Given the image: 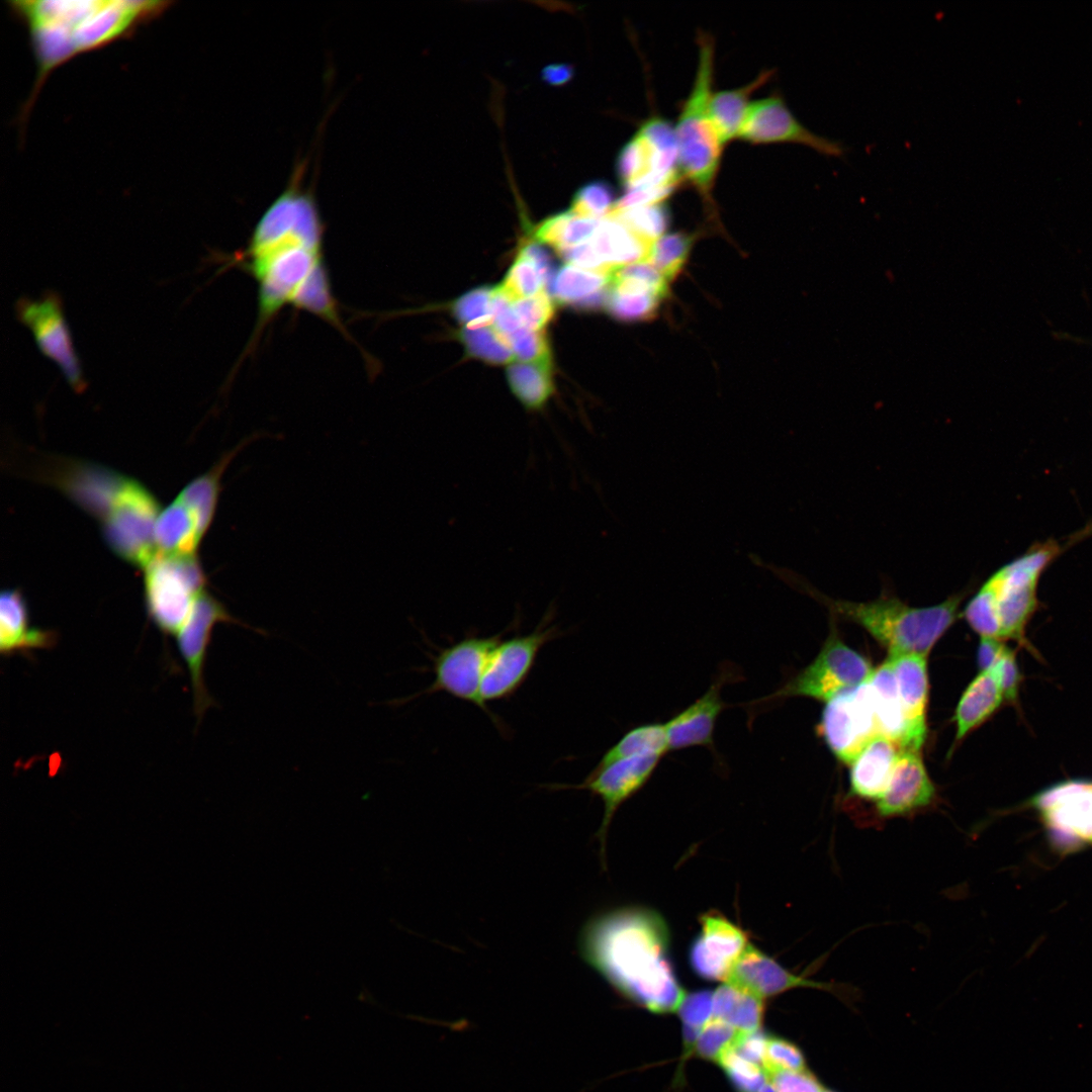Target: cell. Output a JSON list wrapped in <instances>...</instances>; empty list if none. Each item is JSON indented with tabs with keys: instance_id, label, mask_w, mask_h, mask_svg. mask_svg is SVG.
Instances as JSON below:
<instances>
[{
	"instance_id": "56",
	"label": "cell",
	"mask_w": 1092,
	"mask_h": 1092,
	"mask_svg": "<svg viewBox=\"0 0 1092 1092\" xmlns=\"http://www.w3.org/2000/svg\"><path fill=\"white\" fill-rule=\"evenodd\" d=\"M574 74V69L568 64H551L546 66L541 73L542 80L550 85L559 86L567 83Z\"/></svg>"
},
{
	"instance_id": "8",
	"label": "cell",
	"mask_w": 1092,
	"mask_h": 1092,
	"mask_svg": "<svg viewBox=\"0 0 1092 1092\" xmlns=\"http://www.w3.org/2000/svg\"><path fill=\"white\" fill-rule=\"evenodd\" d=\"M873 670L861 654L844 644L832 631L811 663L779 690L754 700L750 706L756 711L760 706L767 707L768 704L793 697L827 702L868 680Z\"/></svg>"
},
{
	"instance_id": "22",
	"label": "cell",
	"mask_w": 1092,
	"mask_h": 1092,
	"mask_svg": "<svg viewBox=\"0 0 1092 1092\" xmlns=\"http://www.w3.org/2000/svg\"><path fill=\"white\" fill-rule=\"evenodd\" d=\"M733 673L729 668L722 670L704 695L663 723L669 751L691 747H707L715 751L716 723L727 708L721 691L729 679H735Z\"/></svg>"
},
{
	"instance_id": "3",
	"label": "cell",
	"mask_w": 1092,
	"mask_h": 1092,
	"mask_svg": "<svg viewBox=\"0 0 1092 1092\" xmlns=\"http://www.w3.org/2000/svg\"><path fill=\"white\" fill-rule=\"evenodd\" d=\"M9 9L27 29L36 64L30 95L19 113L24 125L43 83L69 60L103 49L162 15L169 1L14 0Z\"/></svg>"
},
{
	"instance_id": "43",
	"label": "cell",
	"mask_w": 1092,
	"mask_h": 1092,
	"mask_svg": "<svg viewBox=\"0 0 1092 1092\" xmlns=\"http://www.w3.org/2000/svg\"><path fill=\"white\" fill-rule=\"evenodd\" d=\"M616 201L613 186L606 180L597 179L576 190L569 210L578 216L603 219L611 214Z\"/></svg>"
},
{
	"instance_id": "20",
	"label": "cell",
	"mask_w": 1092,
	"mask_h": 1092,
	"mask_svg": "<svg viewBox=\"0 0 1092 1092\" xmlns=\"http://www.w3.org/2000/svg\"><path fill=\"white\" fill-rule=\"evenodd\" d=\"M700 933L689 949V963L702 979L725 982L750 943L748 934L719 911L703 913Z\"/></svg>"
},
{
	"instance_id": "4",
	"label": "cell",
	"mask_w": 1092,
	"mask_h": 1092,
	"mask_svg": "<svg viewBox=\"0 0 1092 1092\" xmlns=\"http://www.w3.org/2000/svg\"><path fill=\"white\" fill-rule=\"evenodd\" d=\"M1053 540L1036 543L992 573L967 603L963 616L978 634L1025 643L1026 625L1036 605L1040 575L1060 554Z\"/></svg>"
},
{
	"instance_id": "58",
	"label": "cell",
	"mask_w": 1092,
	"mask_h": 1092,
	"mask_svg": "<svg viewBox=\"0 0 1092 1092\" xmlns=\"http://www.w3.org/2000/svg\"><path fill=\"white\" fill-rule=\"evenodd\" d=\"M759 1092H779L776 1086L767 1079Z\"/></svg>"
},
{
	"instance_id": "13",
	"label": "cell",
	"mask_w": 1092,
	"mask_h": 1092,
	"mask_svg": "<svg viewBox=\"0 0 1092 1092\" xmlns=\"http://www.w3.org/2000/svg\"><path fill=\"white\" fill-rule=\"evenodd\" d=\"M1032 804L1058 849L1092 845V782L1061 783L1038 794Z\"/></svg>"
},
{
	"instance_id": "54",
	"label": "cell",
	"mask_w": 1092,
	"mask_h": 1092,
	"mask_svg": "<svg viewBox=\"0 0 1092 1092\" xmlns=\"http://www.w3.org/2000/svg\"><path fill=\"white\" fill-rule=\"evenodd\" d=\"M766 1038L759 1029L740 1032L731 1049L742 1058L762 1068Z\"/></svg>"
},
{
	"instance_id": "52",
	"label": "cell",
	"mask_w": 1092,
	"mask_h": 1092,
	"mask_svg": "<svg viewBox=\"0 0 1092 1092\" xmlns=\"http://www.w3.org/2000/svg\"><path fill=\"white\" fill-rule=\"evenodd\" d=\"M993 668L997 674L1004 700L1015 701L1018 696L1020 672L1013 650L1006 647Z\"/></svg>"
},
{
	"instance_id": "34",
	"label": "cell",
	"mask_w": 1092,
	"mask_h": 1092,
	"mask_svg": "<svg viewBox=\"0 0 1092 1092\" xmlns=\"http://www.w3.org/2000/svg\"><path fill=\"white\" fill-rule=\"evenodd\" d=\"M763 1014V1000L724 983L713 992V1015L741 1032L759 1029Z\"/></svg>"
},
{
	"instance_id": "33",
	"label": "cell",
	"mask_w": 1092,
	"mask_h": 1092,
	"mask_svg": "<svg viewBox=\"0 0 1092 1092\" xmlns=\"http://www.w3.org/2000/svg\"><path fill=\"white\" fill-rule=\"evenodd\" d=\"M241 447L225 454L208 472L189 482L177 497L193 516L201 537L208 530L216 509L220 476Z\"/></svg>"
},
{
	"instance_id": "59",
	"label": "cell",
	"mask_w": 1092,
	"mask_h": 1092,
	"mask_svg": "<svg viewBox=\"0 0 1092 1092\" xmlns=\"http://www.w3.org/2000/svg\"><path fill=\"white\" fill-rule=\"evenodd\" d=\"M822 1092H834V1091H832V1090H829V1089H826V1088H823Z\"/></svg>"
},
{
	"instance_id": "53",
	"label": "cell",
	"mask_w": 1092,
	"mask_h": 1092,
	"mask_svg": "<svg viewBox=\"0 0 1092 1092\" xmlns=\"http://www.w3.org/2000/svg\"><path fill=\"white\" fill-rule=\"evenodd\" d=\"M779 1092H822L823 1086L807 1070L779 1071L767 1076Z\"/></svg>"
},
{
	"instance_id": "50",
	"label": "cell",
	"mask_w": 1092,
	"mask_h": 1092,
	"mask_svg": "<svg viewBox=\"0 0 1092 1092\" xmlns=\"http://www.w3.org/2000/svg\"><path fill=\"white\" fill-rule=\"evenodd\" d=\"M512 305L523 327L532 331H541L554 314L553 302L545 290L513 301Z\"/></svg>"
},
{
	"instance_id": "42",
	"label": "cell",
	"mask_w": 1092,
	"mask_h": 1092,
	"mask_svg": "<svg viewBox=\"0 0 1092 1092\" xmlns=\"http://www.w3.org/2000/svg\"><path fill=\"white\" fill-rule=\"evenodd\" d=\"M460 338L470 355L487 363L504 364L514 359V353L506 337L493 326L478 329L464 328L460 332Z\"/></svg>"
},
{
	"instance_id": "1",
	"label": "cell",
	"mask_w": 1092,
	"mask_h": 1092,
	"mask_svg": "<svg viewBox=\"0 0 1092 1092\" xmlns=\"http://www.w3.org/2000/svg\"><path fill=\"white\" fill-rule=\"evenodd\" d=\"M298 162L255 224L241 266L257 285V331L283 308L307 311L343 331L325 261V224Z\"/></svg>"
},
{
	"instance_id": "25",
	"label": "cell",
	"mask_w": 1092,
	"mask_h": 1092,
	"mask_svg": "<svg viewBox=\"0 0 1092 1092\" xmlns=\"http://www.w3.org/2000/svg\"><path fill=\"white\" fill-rule=\"evenodd\" d=\"M57 643V633L31 627L28 608L21 592L4 589L0 596V652H29L50 648Z\"/></svg>"
},
{
	"instance_id": "38",
	"label": "cell",
	"mask_w": 1092,
	"mask_h": 1092,
	"mask_svg": "<svg viewBox=\"0 0 1092 1092\" xmlns=\"http://www.w3.org/2000/svg\"><path fill=\"white\" fill-rule=\"evenodd\" d=\"M663 299L638 289L610 288L606 301L608 312L622 322H646L652 320Z\"/></svg>"
},
{
	"instance_id": "21",
	"label": "cell",
	"mask_w": 1092,
	"mask_h": 1092,
	"mask_svg": "<svg viewBox=\"0 0 1092 1092\" xmlns=\"http://www.w3.org/2000/svg\"><path fill=\"white\" fill-rule=\"evenodd\" d=\"M935 798L920 751L901 749L887 789L876 801V814L882 820L905 817L928 808Z\"/></svg>"
},
{
	"instance_id": "45",
	"label": "cell",
	"mask_w": 1092,
	"mask_h": 1092,
	"mask_svg": "<svg viewBox=\"0 0 1092 1092\" xmlns=\"http://www.w3.org/2000/svg\"><path fill=\"white\" fill-rule=\"evenodd\" d=\"M717 1063L726 1072L738 1092H759L767 1081L766 1074L759 1065L742 1058L731 1048L719 1058Z\"/></svg>"
},
{
	"instance_id": "10",
	"label": "cell",
	"mask_w": 1092,
	"mask_h": 1092,
	"mask_svg": "<svg viewBox=\"0 0 1092 1092\" xmlns=\"http://www.w3.org/2000/svg\"><path fill=\"white\" fill-rule=\"evenodd\" d=\"M159 503L142 484L128 479L102 522L106 544L121 559L145 567L156 555Z\"/></svg>"
},
{
	"instance_id": "5",
	"label": "cell",
	"mask_w": 1092,
	"mask_h": 1092,
	"mask_svg": "<svg viewBox=\"0 0 1092 1092\" xmlns=\"http://www.w3.org/2000/svg\"><path fill=\"white\" fill-rule=\"evenodd\" d=\"M969 589L952 594L943 602L928 607H912L890 594L867 602L816 598L839 617L863 628L889 650V654L913 653L927 656L959 616Z\"/></svg>"
},
{
	"instance_id": "15",
	"label": "cell",
	"mask_w": 1092,
	"mask_h": 1092,
	"mask_svg": "<svg viewBox=\"0 0 1092 1092\" xmlns=\"http://www.w3.org/2000/svg\"><path fill=\"white\" fill-rule=\"evenodd\" d=\"M662 757L663 755L655 753L636 755L613 762L599 770L592 769L580 784H552L544 787L555 791L585 790L602 800L604 814L597 836L600 842L601 859L604 861L606 839L613 817L626 801L648 783Z\"/></svg>"
},
{
	"instance_id": "6",
	"label": "cell",
	"mask_w": 1092,
	"mask_h": 1092,
	"mask_svg": "<svg viewBox=\"0 0 1092 1092\" xmlns=\"http://www.w3.org/2000/svg\"><path fill=\"white\" fill-rule=\"evenodd\" d=\"M698 65L693 87L680 107L674 125L678 161L684 180L701 197L710 219L718 221L714 188L724 145L710 115L713 94L715 40L711 34L698 32Z\"/></svg>"
},
{
	"instance_id": "49",
	"label": "cell",
	"mask_w": 1092,
	"mask_h": 1092,
	"mask_svg": "<svg viewBox=\"0 0 1092 1092\" xmlns=\"http://www.w3.org/2000/svg\"><path fill=\"white\" fill-rule=\"evenodd\" d=\"M504 336V335H503ZM511 350L522 361H550V350L546 336L542 331L521 328L505 336Z\"/></svg>"
},
{
	"instance_id": "44",
	"label": "cell",
	"mask_w": 1092,
	"mask_h": 1092,
	"mask_svg": "<svg viewBox=\"0 0 1092 1092\" xmlns=\"http://www.w3.org/2000/svg\"><path fill=\"white\" fill-rule=\"evenodd\" d=\"M494 287L482 286L463 294L453 303V314L467 329L492 326Z\"/></svg>"
},
{
	"instance_id": "48",
	"label": "cell",
	"mask_w": 1092,
	"mask_h": 1092,
	"mask_svg": "<svg viewBox=\"0 0 1092 1092\" xmlns=\"http://www.w3.org/2000/svg\"><path fill=\"white\" fill-rule=\"evenodd\" d=\"M762 1068L766 1077L779 1071L807 1070L802 1052L795 1044L779 1037L766 1038Z\"/></svg>"
},
{
	"instance_id": "32",
	"label": "cell",
	"mask_w": 1092,
	"mask_h": 1092,
	"mask_svg": "<svg viewBox=\"0 0 1092 1092\" xmlns=\"http://www.w3.org/2000/svg\"><path fill=\"white\" fill-rule=\"evenodd\" d=\"M154 536L157 552L167 555H195L202 539L193 516L178 498L159 514Z\"/></svg>"
},
{
	"instance_id": "26",
	"label": "cell",
	"mask_w": 1092,
	"mask_h": 1092,
	"mask_svg": "<svg viewBox=\"0 0 1092 1092\" xmlns=\"http://www.w3.org/2000/svg\"><path fill=\"white\" fill-rule=\"evenodd\" d=\"M1003 700L994 668L980 671L963 693L956 709L957 742L992 716Z\"/></svg>"
},
{
	"instance_id": "11",
	"label": "cell",
	"mask_w": 1092,
	"mask_h": 1092,
	"mask_svg": "<svg viewBox=\"0 0 1092 1092\" xmlns=\"http://www.w3.org/2000/svg\"><path fill=\"white\" fill-rule=\"evenodd\" d=\"M819 731L832 753L847 764L881 735L869 679L826 702Z\"/></svg>"
},
{
	"instance_id": "40",
	"label": "cell",
	"mask_w": 1092,
	"mask_h": 1092,
	"mask_svg": "<svg viewBox=\"0 0 1092 1092\" xmlns=\"http://www.w3.org/2000/svg\"><path fill=\"white\" fill-rule=\"evenodd\" d=\"M693 242L687 233L664 235L652 244L647 260L670 282L685 267Z\"/></svg>"
},
{
	"instance_id": "37",
	"label": "cell",
	"mask_w": 1092,
	"mask_h": 1092,
	"mask_svg": "<svg viewBox=\"0 0 1092 1092\" xmlns=\"http://www.w3.org/2000/svg\"><path fill=\"white\" fill-rule=\"evenodd\" d=\"M602 219L575 215L570 210L551 215L535 230L540 243L552 246L557 252L588 242Z\"/></svg>"
},
{
	"instance_id": "7",
	"label": "cell",
	"mask_w": 1092,
	"mask_h": 1092,
	"mask_svg": "<svg viewBox=\"0 0 1092 1092\" xmlns=\"http://www.w3.org/2000/svg\"><path fill=\"white\" fill-rule=\"evenodd\" d=\"M144 568L148 616L164 634L178 633L205 590V576L196 556L157 552Z\"/></svg>"
},
{
	"instance_id": "47",
	"label": "cell",
	"mask_w": 1092,
	"mask_h": 1092,
	"mask_svg": "<svg viewBox=\"0 0 1092 1092\" xmlns=\"http://www.w3.org/2000/svg\"><path fill=\"white\" fill-rule=\"evenodd\" d=\"M682 183L684 180L679 176L657 184H642L626 188L617 199L613 211L665 202Z\"/></svg>"
},
{
	"instance_id": "27",
	"label": "cell",
	"mask_w": 1092,
	"mask_h": 1092,
	"mask_svg": "<svg viewBox=\"0 0 1092 1092\" xmlns=\"http://www.w3.org/2000/svg\"><path fill=\"white\" fill-rule=\"evenodd\" d=\"M610 273L565 265L552 275L550 291L561 303L581 307L606 304L610 289Z\"/></svg>"
},
{
	"instance_id": "29",
	"label": "cell",
	"mask_w": 1092,
	"mask_h": 1092,
	"mask_svg": "<svg viewBox=\"0 0 1092 1092\" xmlns=\"http://www.w3.org/2000/svg\"><path fill=\"white\" fill-rule=\"evenodd\" d=\"M774 73V70L767 69L761 71L752 81L741 87L713 92L709 104L710 115L724 147L732 140L737 139L751 103L750 97L752 93L763 86Z\"/></svg>"
},
{
	"instance_id": "31",
	"label": "cell",
	"mask_w": 1092,
	"mask_h": 1092,
	"mask_svg": "<svg viewBox=\"0 0 1092 1092\" xmlns=\"http://www.w3.org/2000/svg\"><path fill=\"white\" fill-rule=\"evenodd\" d=\"M880 734L902 746L905 720L894 668L888 657L869 677Z\"/></svg>"
},
{
	"instance_id": "39",
	"label": "cell",
	"mask_w": 1092,
	"mask_h": 1092,
	"mask_svg": "<svg viewBox=\"0 0 1092 1092\" xmlns=\"http://www.w3.org/2000/svg\"><path fill=\"white\" fill-rule=\"evenodd\" d=\"M612 217L644 241L653 244L670 224V210L665 202L613 211Z\"/></svg>"
},
{
	"instance_id": "51",
	"label": "cell",
	"mask_w": 1092,
	"mask_h": 1092,
	"mask_svg": "<svg viewBox=\"0 0 1092 1092\" xmlns=\"http://www.w3.org/2000/svg\"><path fill=\"white\" fill-rule=\"evenodd\" d=\"M684 1027L701 1030L713 1015V992L702 990L686 994L677 1010Z\"/></svg>"
},
{
	"instance_id": "36",
	"label": "cell",
	"mask_w": 1092,
	"mask_h": 1092,
	"mask_svg": "<svg viewBox=\"0 0 1092 1092\" xmlns=\"http://www.w3.org/2000/svg\"><path fill=\"white\" fill-rule=\"evenodd\" d=\"M669 751L663 723H647L628 730L602 755L594 770L602 769L621 759L643 754H661Z\"/></svg>"
},
{
	"instance_id": "57",
	"label": "cell",
	"mask_w": 1092,
	"mask_h": 1092,
	"mask_svg": "<svg viewBox=\"0 0 1092 1092\" xmlns=\"http://www.w3.org/2000/svg\"><path fill=\"white\" fill-rule=\"evenodd\" d=\"M1089 537H1092V522L1087 524L1086 526H1084L1082 529L1078 530L1074 534H1072L1068 538V540L1066 542V547L1074 545L1077 542H1080V541H1082L1084 539H1087Z\"/></svg>"
},
{
	"instance_id": "35",
	"label": "cell",
	"mask_w": 1092,
	"mask_h": 1092,
	"mask_svg": "<svg viewBox=\"0 0 1092 1092\" xmlns=\"http://www.w3.org/2000/svg\"><path fill=\"white\" fill-rule=\"evenodd\" d=\"M507 376L513 393L529 411L541 410L553 393L550 361L513 363Z\"/></svg>"
},
{
	"instance_id": "9",
	"label": "cell",
	"mask_w": 1092,
	"mask_h": 1092,
	"mask_svg": "<svg viewBox=\"0 0 1092 1092\" xmlns=\"http://www.w3.org/2000/svg\"><path fill=\"white\" fill-rule=\"evenodd\" d=\"M505 632L491 636L467 635L453 644L441 648L432 657L434 679L432 684L414 696L395 700L394 705L404 704L424 695L444 692L454 698L468 702L479 708L489 719L502 728L500 720L482 701L480 690L489 659L502 641Z\"/></svg>"
},
{
	"instance_id": "28",
	"label": "cell",
	"mask_w": 1092,
	"mask_h": 1092,
	"mask_svg": "<svg viewBox=\"0 0 1092 1092\" xmlns=\"http://www.w3.org/2000/svg\"><path fill=\"white\" fill-rule=\"evenodd\" d=\"M589 243L610 271L647 260L652 246L612 217L602 219Z\"/></svg>"
},
{
	"instance_id": "23",
	"label": "cell",
	"mask_w": 1092,
	"mask_h": 1092,
	"mask_svg": "<svg viewBox=\"0 0 1092 1092\" xmlns=\"http://www.w3.org/2000/svg\"><path fill=\"white\" fill-rule=\"evenodd\" d=\"M905 720L901 749L920 751L926 738L928 700L927 656L913 653L889 654Z\"/></svg>"
},
{
	"instance_id": "46",
	"label": "cell",
	"mask_w": 1092,
	"mask_h": 1092,
	"mask_svg": "<svg viewBox=\"0 0 1092 1092\" xmlns=\"http://www.w3.org/2000/svg\"><path fill=\"white\" fill-rule=\"evenodd\" d=\"M741 1031L730 1023L712 1017L702 1027L695 1049L699 1056L717 1062L736 1041Z\"/></svg>"
},
{
	"instance_id": "30",
	"label": "cell",
	"mask_w": 1092,
	"mask_h": 1092,
	"mask_svg": "<svg viewBox=\"0 0 1092 1092\" xmlns=\"http://www.w3.org/2000/svg\"><path fill=\"white\" fill-rule=\"evenodd\" d=\"M550 267L548 255L538 245H525L498 287L512 301L533 296L550 282Z\"/></svg>"
},
{
	"instance_id": "41",
	"label": "cell",
	"mask_w": 1092,
	"mask_h": 1092,
	"mask_svg": "<svg viewBox=\"0 0 1092 1092\" xmlns=\"http://www.w3.org/2000/svg\"><path fill=\"white\" fill-rule=\"evenodd\" d=\"M610 287L629 288L651 292L664 299L669 282L648 261H640L614 268L610 274Z\"/></svg>"
},
{
	"instance_id": "2",
	"label": "cell",
	"mask_w": 1092,
	"mask_h": 1092,
	"mask_svg": "<svg viewBox=\"0 0 1092 1092\" xmlns=\"http://www.w3.org/2000/svg\"><path fill=\"white\" fill-rule=\"evenodd\" d=\"M577 948L616 990L652 1012L676 1011L686 995L670 958L668 925L653 909L623 906L592 916Z\"/></svg>"
},
{
	"instance_id": "18",
	"label": "cell",
	"mask_w": 1092,
	"mask_h": 1092,
	"mask_svg": "<svg viewBox=\"0 0 1092 1092\" xmlns=\"http://www.w3.org/2000/svg\"><path fill=\"white\" fill-rule=\"evenodd\" d=\"M724 983L738 987L763 1001L795 988L826 991L842 1001H849L855 995L853 988L848 985L814 981L794 974L751 942Z\"/></svg>"
},
{
	"instance_id": "16",
	"label": "cell",
	"mask_w": 1092,
	"mask_h": 1092,
	"mask_svg": "<svg viewBox=\"0 0 1092 1092\" xmlns=\"http://www.w3.org/2000/svg\"><path fill=\"white\" fill-rule=\"evenodd\" d=\"M737 139L753 145L800 144L821 155L836 158L843 157L847 150L842 143L817 134L806 127L777 92L751 101Z\"/></svg>"
},
{
	"instance_id": "55",
	"label": "cell",
	"mask_w": 1092,
	"mask_h": 1092,
	"mask_svg": "<svg viewBox=\"0 0 1092 1092\" xmlns=\"http://www.w3.org/2000/svg\"><path fill=\"white\" fill-rule=\"evenodd\" d=\"M980 644L978 648V664L980 671L987 670L994 666L1001 654L1005 650L1006 646L1000 639L990 637H980Z\"/></svg>"
},
{
	"instance_id": "14",
	"label": "cell",
	"mask_w": 1092,
	"mask_h": 1092,
	"mask_svg": "<svg viewBox=\"0 0 1092 1092\" xmlns=\"http://www.w3.org/2000/svg\"><path fill=\"white\" fill-rule=\"evenodd\" d=\"M219 623L239 625L260 634L264 630L248 625L234 617L228 609L206 590L196 599L189 616L177 633L179 652L187 664L191 678L194 712L200 720L214 705L204 684V663L214 626Z\"/></svg>"
},
{
	"instance_id": "24",
	"label": "cell",
	"mask_w": 1092,
	"mask_h": 1092,
	"mask_svg": "<svg viewBox=\"0 0 1092 1092\" xmlns=\"http://www.w3.org/2000/svg\"><path fill=\"white\" fill-rule=\"evenodd\" d=\"M900 751L898 743L883 735L868 742L850 763V796L878 801L887 789Z\"/></svg>"
},
{
	"instance_id": "17",
	"label": "cell",
	"mask_w": 1092,
	"mask_h": 1092,
	"mask_svg": "<svg viewBox=\"0 0 1092 1092\" xmlns=\"http://www.w3.org/2000/svg\"><path fill=\"white\" fill-rule=\"evenodd\" d=\"M42 478L90 516L102 521L129 478L103 465L81 460H50Z\"/></svg>"
},
{
	"instance_id": "19",
	"label": "cell",
	"mask_w": 1092,
	"mask_h": 1092,
	"mask_svg": "<svg viewBox=\"0 0 1092 1092\" xmlns=\"http://www.w3.org/2000/svg\"><path fill=\"white\" fill-rule=\"evenodd\" d=\"M16 312L18 318L32 331L41 352L59 365L71 387L81 392L86 383L58 295L48 292L39 300L21 298L16 303Z\"/></svg>"
},
{
	"instance_id": "12",
	"label": "cell",
	"mask_w": 1092,
	"mask_h": 1092,
	"mask_svg": "<svg viewBox=\"0 0 1092 1092\" xmlns=\"http://www.w3.org/2000/svg\"><path fill=\"white\" fill-rule=\"evenodd\" d=\"M552 614H546L530 633L502 640L487 664L480 695L489 702L512 697L528 678L541 649L561 635V630L551 624Z\"/></svg>"
}]
</instances>
